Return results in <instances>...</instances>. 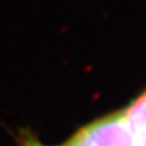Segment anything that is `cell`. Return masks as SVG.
I'll use <instances>...</instances> for the list:
<instances>
[{"label": "cell", "mask_w": 146, "mask_h": 146, "mask_svg": "<svg viewBox=\"0 0 146 146\" xmlns=\"http://www.w3.org/2000/svg\"><path fill=\"white\" fill-rule=\"evenodd\" d=\"M125 115L131 130L134 146H146V94L126 110Z\"/></svg>", "instance_id": "2"}, {"label": "cell", "mask_w": 146, "mask_h": 146, "mask_svg": "<svg viewBox=\"0 0 146 146\" xmlns=\"http://www.w3.org/2000/svg\"><path fill=\"white\" fill-rule=\"evenodd\" d=\"M66 146H134L125 112H116L85 126Z\"/></svg>", "instance_id": "1"}, {"label": "cell", "mask_w": 146, "mask_h": 146, "mask_svg": "<svg viewBox=\"0 0 146 146\" xmlns=\"http://www.w3.org/2000/svg\"><path fill=\"white\" fill-rule=\"evenodd\" d=\"M25 146H47V145H43L41 142H38L36 139L29 138V139H25Z\"/></svg>", "instance_id": "3"}]
</instances>
